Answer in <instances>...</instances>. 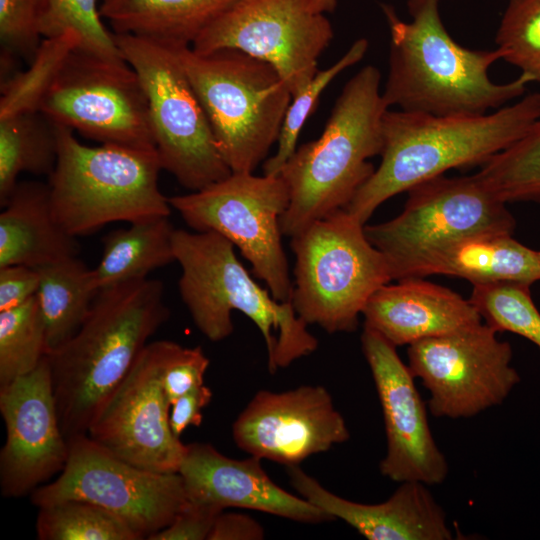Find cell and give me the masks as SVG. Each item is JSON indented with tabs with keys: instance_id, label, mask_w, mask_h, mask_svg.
Masks as SVG:
<instances>
[{
	"instance_id": "obj_1",
	"label": "cell",
	"mask_w": 540,
	"mask_h": 540,
	"mask_svg": "<svg viewBox=\"0 0 540 540\" xmlns=\"http://www.w3.org/2000/svg\"><path fill=\"white\" fill-rule=\"evenodd\" d=\"M381 8L390 32L382 92L388 108L434 116L483 115L522 96L532 82L521 73L510 82L494 83L488 71L502 59L501 52L457 43L443 24L439 0H408L409 22L393 6Z\"/></svg>"
},
{
	"instance_id": "obj_2",
	"label": "cell",
	"mask_w": 540,
	"mask_h": 540,
	"mask_svg": "<svg viewBox=\"0 0 540 540\" xmlns=\"http://www.w3.org/2000/svg\"><path fill=\"white\" fill-rule=\"evenodd\" d=\"M169 315L159 280L144 278L102 289L78 331L47 354L60 426L68 442L87 435Z\"/></svg>"
},
{
	"instance_id": "obj_3",
	"label": "cell",
	"mask_w": 540,
	"mask_h": 540,
	"mask_svg": "<svg viewBox=\"0 0 540 540\" xmlns=\"http://www.w3.org/2000/svg\"><path fill=\"white\" fill-rule=\"evenodd\" d=\"M540 119V93L477 116H434L388 109L381 162L346 211L362 224L386 200L447 170L483 165Z\"/></svg>"
},
{
	"instance_id": "obj_4",
	"label": "cell",
	"mask_w": 540,
	"mask_h": 540,
	"mask_svg": "<svg viewBox=\"0 0 540 540\" xmlns=\"http://www.w3.org/2000/svg\"><path fill=\"white\" fill-rule=\"evenodd\" d=\"M377 67H362L344 85L319 138L297 147L279 175L290 203L281 231L293 237L308 225L346 209L374 173L370 158L383 149V117L389 109Z\"/></svg>"
},
{
	"instance_id": "obj_5",
	"label": "cell",
	"mask_w": 540,
	"mask_h": 540,
	"mask_svg": "<svg viewBox=\"0 0 540 540\" xmlns=\"http://www.w3.org/2000/svg\"><path fill=\"white\" fill-rule=\"evenodd\" d=\"M234 248L215 232L175 229L173 252L181 267L179 293L196 327L213 342L232 334L233 311L245 314L263 336L268 370L273 374L313 353L318 340L291 302L276 300L254 281Z\"/></svg>"
},
{
	"instance_id": "obj_6",
	"label": "cell",
	"mask_w": 540,
	"mask_h": 540,
	"mask_svg": "<svg viewBox=\"0 0 540 540\" xmlns=\"http://www.w3.org/2000/svg\"><path fill=\"white\" fill-rule=\"evenodd\" d=\"M58 159L48 176L53 215L70 235L91 234L106 224L168 217L169 199L158 185L155 149L118 144L88 146L57 125Z\"/></svg>"
},
{
	"instance_id": "obj_7",
	"label": "cell",
	"mask_w": 540,
	"mask_h": 540,
	"mask_svg": "<svg viewBox=\"0 0 540 540\" xmlns=\"http://www.w3.org/2000/svg\"><path fill=\"white\" fill-rule=\"evenodd\" d=\"M177 50L225 162L232 172H254L278 141L288 86L269 63L236 49Z\"/></svg>"
},
{
	"instance_id": "obj_8",
	"label": "cell",
	"mask_w": 540,
	"mask_h": 540,
	"mask_svg": "<svg viewBox=\"0 0 540 540\" xmlns=\"http://www.w3.org/2000/svg\"><path fill=\"white\" fill-rule=\"evenodd\" d=\"M364 226L341 209L291 237L296 258L291 303L307 324L328 333L354 331L371 295L393 280L388 259L368 240Z\"/></svg>"
},
{
	"instance_id": "obj_9",
	"label": "cell",
	"mask_w": 540,
	"mask_h": 540,
	"mask_svg": "<svg viewBox=\"0 0 540 540\" xmlns=\"http://www.w3.org/2000/svg\"><path fill=\"white\" fill-rule=\"evenodd\" d=\"M114 39L144 88L162 169L191 192L229 176L232 171L220 153L178 47L130 34L114 33Z\"/></svg>"
},
{
	"instance_id": "obj_10",
	"label": "cell",
	"mask_w": 540,
	"mask_h": 540,
	"mask_svg": "<svg viewBox=\"0 0 540 540\" xmlns=\"http://www.w3.org/2000/svg\"><path fill=\"white\" fill-rule=\"evenodd\" d=\"M168 199L194 231L215 232L232 242L272 296L291 302L293 284L281 242L290 193L281 175L232 172L203 189Z\"/></svg>"
},
{
	"instance_id": "obj_11",
	"label": "cell",
	"mask_w": 540,
	"mask_h": 540,
	"mask_svg": "<svg viewBox=\"0 0 540 540\" xmlns=\"http://www.w3.org/2000/svg\"><path fill=\"white\" fill-rule=\"evenodd\" d=\"M64 469L31 493L38 508L67 500L100 506L126 522L140 537L168 526L188 501L182 476L132 465L80 435L69 442Z\"/></svg>"
},
{
	"instance_id": "obj_12",
	"label": "cell",
	"mask_w": 540,
	"mask_h": 540,
	"mask_svg": "<svg viewBox=\"0 0 540 540\" xmlns=\"http://www.w3.org/2000/svg\"><path fill=\"white\" fill-rule=\"evenodd\" d=\"M38 111L56 125L102 144L155 149L144 88L124 59L76 48Z\"/></svg>"
},
{
	"instance_id": "obj_13",
	"label": "cell",
	"mask_w": 540,
	"mask_h": 540,
	"mask_svg": "<svg viewBox=\"0 0 540 540\" xmlns=\"http://www.w3.org/2000/svg\"><path fill=\"white\" fill-rule=\"evenodd\" d=\"M395 218L365 225L368 240L388 259L392 278L404 264L447 241L483 231L513 233L515 219L476 174L425 180L408 191Z\"/></svg>"
},
{
	"instance_id": "obj_14",
	"label": "cell",
	"mask_w": 540,
	"mask_h": 540,
	"mask_svg": "<svg viewBox=\"0 0 540 540\" xmlns=\"http://www.w3.org/2000/svg\"><path fill=\"white\" fill-rule=\"evenodd\" d=\"M480 323L408 346V367L429 391L435 417L470 418L501 404L520 382L513 351Z\"/></svg>"
},
{
	"instance_id": "obj_15",
	"label": "cell",
	"mask_w": 540,
	"mask_h": 540,
	"mask_svg": "<svg viewBox=\"0 0 540 540\" xmlns=\"http://www.w3.org/2000/svg\"><path fill=\"white\" fill-rule=\"evenodd\" d=\"M333 37L330 21L310 0H238L191 49L200 54L236 49L263 60L294 96L319 70L318 60Z\"/></svg>"
},
{
	"instance_id": "obj_16",
	"label": "cell",
	"mask_w": 540,
	"mask_h": 540,
	"mask_svg": "<svg viewBox=\"0 0 540 540\" xmlns=\"http://www.w3.org/2000/svg\"><path fill=\"white\" fill-rule=\"evenodd\" d=\"M171 341L148 343L88 428L96 444L137 467L179 471L186 445L171 431L162 372Z\"/></svg>"
},
{
	"instance_id": "obj_17",
	"label": "cell",
	"mask_w": 540,
	"mask_h": 540,
	"mask_svg": "<svg viewBox=\"0 0 540 540\" xmlns=\"http://www.w3.org/2000/svg\"><path fill=\"white\" fill-rule=\"evenodd\" d=\"M232 434L250 456L286 467L350 438L343 416L321 385L258 391L236 418Z\"/></svg>"
},
{
	"instance_id": "obj_18",
	"label": "cell",
	"mask_w": 540,
	"mask_h": 540,
	"mask_svg": "<svg viewBox=\"0 0 540 540\" xmlns=\"http://www.w3.org/2000/svg\"><path fill=\"white\" fill-rule=\"evenodd\" d=\"M361 342L384 418L387 451L379 465L381 474L399 483H442L448 462L432 435L414 375L396 346L375 330L364 326Z\"/></svg>"
},
{
	"instance_id": "obj_19",
	"label": "cell",
	"mask_w": 540,
	"mask_h": 540,
	"mask_svg": "<svg viewBox=\"0 0 540 540\" xmlns=\"http://www.w3.org/2000/svg\"><path fill=\"white\" fill-rule=\"evenodd\" d=\"M0 412L6 429L0 453L1 493L18 498L61 472L69 455L47 355L31 373L0 388Z\"/></svg>"
},
{
	"instance_id": "obj_20",
	"label": "cell",
	"mask_w": 540,
	"mask_h": 540,
	"mask_svg": "<svg viewBox=\"0 0 540 540\" xmlns=\"http://www.w3.org/2000/svg\"><path fill=\"white\" fill-rule=\"evenodd\" d=\"M189 500L223 509L244 508L303 523L334 519L326 512L278 486L266 473L261 459L237 460L208 443L186 445L179 471Z\"/></svg>"
},
{
	"instance_id": "obj_21",
	"label": "cell",
	"mask_w": 540,
	"mask_h": 540,
	"mask_svg": "<svg viewBox=\"0 0 540 540\" xmlns=\"http://www.w3.org/2000/svg\"><path fill=\"white\" fill-rule=\"evenodd\" d=\"M287 471L301 497L369 540L453 539L444 509L422 482H402L386 501L364 504L330 492L298 465Z\"/></svg>"
},
{
	"instance_id": "obj_22",
	"label": "cell",
	"mask_w": 540,
	"mask_h": 540,
	"mask_svg": "<svg viewBox=\"0 0 540 540\" xmlns=\"http://www.w3.org/2000/svg\"><path fill=\"white\" fill-rule=\"evenodd\" d=\"M377 289L365 304V325L394 346L411 345L482 323L475 307L458 293L419 277Z\"/></svg>"
},
{
	"instance_id": "obj_23",
	"label": "cell",
	"mask_w": 540,
	"mask_h": 540,
	"mask_svg": "<svg viewBox=\"0 0 540 540\" xmlns=\"http://www.w3.org/2000/svg\"><path fill=\"white\" fill-rule=\"evenodd\" d=\"M512 234L483 231L447 241L401 266L394 279L443 274L466 279L473 285H532L540 280V251L518 242Z\"/></svg>"
},
{
	"instance_id": "obj_24",
	"label": "cell",
	"mask_w": 540,
	"mask_h": 540,
	"mask_svg": "<svg viewBox=\"0 0 540 540\" xmlns=\"http://www.w3.org/2000/svg\"><path fill=\"white\" fill-rule=\"evenodd\" d=\"M77 237L56 221L48 183L19 181L0 213V267L39 268L77 257Z\"/></svg>"
},
{
	"instance_id": "obj_25",
	"label": "cell",
	"mask_w": 540,
	"mask_h": 540,
	"mask_svg": "<svg viewBox=\"0 0 540 540\" xmlns=\"http://www.w3.org/2000/svg\"><path fill=\"white\" fill-rule=\"evenodd\" d=\"M238 0H102L100 13L114 33L172 47H191Z\"/></svg>"
},
{
	"instance_id": "obj_26",
	"label": "cell",
	"mask_w": 540,
	"mask_h": 540,
	"mask_svg": "<svg viewBox=\"0 0 540 540\" xmlns=\"http://www.w3.org/2000/svg\"><path fill=\"white\" fill-rule=\"evenodd\" d=\"M130 224L127 228L110 232L103 239L101 259L92 269L98 291L147 278L153 270L175 262V229L168 217Z\"/></svg>"
},
{
	"instance_id": "obj_27",
	"label": "cell",
	"mask_w": 540,
	"mask_h": 540,
	"mask_svg": "<svg viewBox=\"0 0 540 540\" xmlns=\"http://www.w3.org/2000/svg\"><path fill=\"white\" fill-rule=\"evenodd\" d=\"M36 269L40 276L36 298L46 327L49 353L78 331L99 291L92 269L77 257Z\"/></svg>"
},
{
	"instance_id": "obj_28",
	"label": "cell",
	"mask_w": 540,
	"mask_h": 540,
	"mask_svg": "<svg viewBox=\"0 0 540 540\" xmlns=\"http://www.w3.org/2000/svg\"><path fill=\"white\" fill-rule=\"evenodd\" d=\"M58 159L57 125L40 111L0 120V205L27 172L49 176Z\"/></svg>"
},
{
	"instance_id": "obj_29",
	"label": "cell",
	"mask_w": 540,
	"mask_h": 540,
	"mask_svg": "<svg viewBox=\"0 0 540 540\" xmlns=\"http://www.w3.org/2000/svg\"><path fill=\"white\" fill-rule=\"evenodd\" d=\"M80 44V37L72 30L43 38L28 69L1 81L0 120L38 111L67 57Z\"/></svg>"
},
{
	"instance_id": "obj_30",
	"label": "cell",
	"mask_w": 540,
	"mask_h": 540,
	"mask_svg": "<svg viewBox=\"0 0 540 540\" xmlns=\"http://www.w3.org/2000/svg\"><path fill=\"white\" fill-rule=\"evenodd\" d=\"M478 178L503 202H540V119L484 163Z\"/></svg>"
},
{
	"instance_id": "obj_31",
	"label": "cell",
	"mask_w": 540,
	"mask_h": 540,
	"mask_svg": "<svg viewBox=\"0 0 540 540\" xmlns=\"http://www.w3.org/2000/svg\"><path fill=\"white\" fill-rule=\"evenodd\" d=\"M47 354L46 327L36 295L0 311V388L31 373Z\"/></svg>"
},
{
	"instance_id": "obj_32",
	"label": "cell",
	"mask_w": 540,
	"mask_h": 540,
	"mask_svg": "<svg viewBox=\"0 0 540 540\" xmlns=\"http://www.w3.org/2000/svg\"><path fill=\"white\" fill-rule=\"evenodd\" d=\"M36 534L40 540H141L118 516L80 500L39 507Z\"/></svg>"
},
{
	"instance_id": "obj_33",
	"label": "cell",
	"mask_w": 540,
	"mask_h": 540,
	"mask_svg": "<svg viewBox=\"0 0 540 540\" xmlns=\"http://www.w3.org/2000/svg\"><path fill=\"white\" fill-rule=\"evenodd\" d=\"M530 286L516 282L477 284L469 301L497 332L515 333L540 348V312L531 298Z\"/></svg>"
},
{
	"instance_id": "obj_34",
	"label": "cell",
	"mask_w": 540,
	"mask_h": 540,
	"mask_svg": "<svg viewBox=\"0 0 540 540\" xmlns=\"http://www.w3.org/2000/svg\"><path fill=\"white\" fill-rule=\"evenodd\" d=\"M368 47L369 42L366 38L357 39L340 59L330 67L318 70L308 84L292 96L278 137L277 150L273 156L264 161V174H280L283 166L295 152L300 132L315 110L321 93L341 72L360 62L366 55Z\"/></svg>"
},
{
	"instance_id": "obj_35",
	"label": "cell",
	"mask_w": 540,
	"mask_h": 540,
	"mask_svg": "<svg viewBox=\"0 0 540 540\" xmlns=\"http://www.w3.org/2000/svg\"><path fill=\"white\" fill-rule=\"evenodd\" d=\"M97 0H46L41 25L43 38L72 30L81 39L80 49L110 59H123L102 21Z\"/></svg>"
},
{
	"instance_id": "obj_36",
	"label": "cell",
	"mask_w": 540,
	"mask_h": 540,
	"mask_svg": "<svg viewBox=\"0 0 540 540\" xmlns=\"http://www.w3.org/2000/svg\"><path fill=\"white\" fill-rule=\"evenodd\" d=\"M495 41L503 60L540 84V0H508Z\"/></svg>"
},
{
	"instance_id": "obj_37",
	"label": "cell",
	"mask_w": 540,
	"mask_h": 540,
	"mask_svg": "<svg viewBox=\"0 0 540 540\" xmlns=\"http://www.w3.org/2000/svg\"><path fill=\"white\" fill-rule=\"evenodd\" d=\"M46 0H0V39L4 51L33 59L42 39Z\"/></svg>"
},
{
	"instance_id": "obj_38",
	"label": "cell",
	"mask_w": 540,
	"mask_h": 540,
	"mask_svg": "<svg viewBox=\"0 0 540 540\" xmlns=\"http://www.w3.org/2000/svg\"><path fill=\"white\" fill-rule=\"evenodd\" d=\"M209 363L201 347L188 348L171 341L161 377L170 405L189 390L205 384Z\"/></svg>"
},
{
	"instance_id": "obj_39",
	"label": "cell",
	"mask_w": 540,
	"mask_h": 540,
	"mask_svg": "<svg viewBox=\"0 0 540 540\" xmlns=\"http://www.w3.org/2000/svg\"><path fill=\"white\" fill-rule=\"evenodd\" d=\"M225 509L207 502L189 500L171 523L148 540H208L217 517Z\"/></svg>"
},
{
	"instance_id": "obj_40",
	"label": "cell",
	"mask_w": 540,
	"mask_h": 540,
	"mask_svg": "<svg viewBox=\"0 0 540 540\" xmlns=\"http://www.w3.org/2000/svg\"><path fill=\"white\" fill-rule=\"evenodd\" d=\"M39 281L36 268L25 265L0 267V311L18 307L34 297Z\"/></svg>"
},
{
	"instance_id": "obj_41",
	"label": "cell",
	"mask_w": 540,
	"mask_h": 540,
	"mask_svg": "<svg viewBox=\"0 0 540 540\" xmlns=\"http://www.w3.org/2000/svg\"><path fill=\"white\" fill-rule=\"evenodd\" d=\"M211 389L202 384L176 399L169 413V425L172 433L180 438L190 426H199L202 422V410L211 402Z\"/></svg>"
},
{
	"instance_id": "obj_42",
	"label": "cell",
	"mask_w": 540,
	"mask_h": 540,
	"mask_svg": "<svg viewBox=\"0 0 540 540\" xmlns=\"http://www.w3.org/2000/svg\"><path fill=\"white\" fill-rule=\"evenodd\" d=\"M264 529L249 515L222 512L216 519L208 540H260Z\"/></svg>"
},
{
	"instance_id": "obj_43",
	"label": "cell",
	"mask_w": 540,
	"mask_h": 540,
	"mask_svg": "<svg viewBox=\"0 0 540 540\" xmlns=\"http://www.w3.org/2000/svg\"><path fill=\"white\" fill-rule=\"evenodd\" d=\"M312 8L320 13H331L337 6V0H310Z\"/></svg>"
}]
</instances>
